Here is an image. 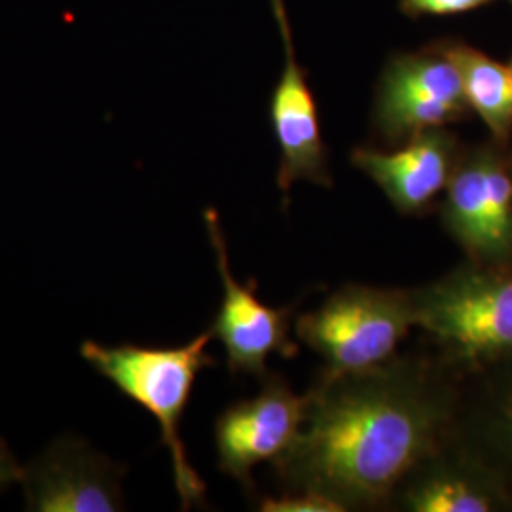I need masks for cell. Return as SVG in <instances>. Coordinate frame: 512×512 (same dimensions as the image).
<instances>
[{
    "instance_id": "8992f818",
    "label": "cell",
    "mask_w": 512,
    "mask_h": 512,
    "mask_svg": "<svg viewBox=\"0 0 512 512\" xmlns=\"http://www.w3.org/2000/svg\"><path fill=\"white\" fill-rule=\"evenodd\" d=\"M440 224L467 260L512 262V175L497 143L461 150L439 203Z\"/></svg>"
},
{
    "instance_id": "2e32d148",
    "label": "cell",
    "mask_w": 512,
    "mask_h": 512,
    "mask_svg": "<svg viewBox=\"0 0 512 512\" xmlns=\"http://www.w3.org/2000/svg\"><path fill=\"white\" fill-rule=\"evenodd\" d=\"M258 509L262 512H344L334 501L311 492H281L277 497H264Z\"/></svg>"
},
{
    "instance_id": "277c9868",
    "label": "cell",
    "mask_w": 512,
    "mask_h": 512,
    "mask_svg": "<svg viewBox=\"0 0 512 512\" xmlns=\"http://www.w3.org/2000/svg\"><path fill=\"white\" fill-rule=\"evenodd\" d=\"M416 327L410 289L349 283L317 310L294 319L296 338L323 359L321 374L338 376L385 365Z\"/></svg>"
},
{
    "instance_id": "5bb4252c",
    "label": "cell",
    "mask_w": 512,
    "mask_h": 512,
    "mask_svg": "<svg viewBox=\"0 0 512 512\" xmlns=\"http://www.w3.org/2000/svg\"><path fill=\"white\" fill-rule=\"evenodd\" d=\"M456 65L469 109L484 122L494 143L512 137V73L494 57L456 40L433 42Z\"/></svg>"
},
{
    "instance_id": "6da1fadb",
    "label": "cell",
    "mask_w": 512,
    "mask_h": 512,
    "mask_svg": "<svg viewBox=\"0 0 512 512\" xmlns=\"http://www.w3.org/2000/svg\"><path fill=\"white\" fill-rule=\"evenodd\" d=\"M458 395V376L425 348L363 372H319L298 440L274 463L283 492L385 511L404 475L448 439Z\"/></svg>"
},
{
    "instance_id": "5b68a950",
    "label": "cell",
    "mask_w": 512,
    "mask_h": 512,
    "mask_svg": "<svg viewBox=\"0 0 512 512\" xmlns=\"http://www.w3.org/2000/svg\"><path fill=\"white\" fill-rule=\"evenodd\" d=\"M469 112L456 65L429 44L385 63L370 122L374 135L393 148L423 131L461 122Z\"/></svg>"
},
{
    "instance_id": "3957f363",
    "label": "cell",
    "mask_w": 512,
    "mask_h": 512,
    "mask_svg": "<svg viewBox=\"0 0 512 512\" xmlns=\"http://www.w3.org/2000/svg\"><path fill=\"white\" fill-rule=\"evenodd\" d=\"M211 330H203L188 344L175 348H154L137 344L105 346L86 340L80 346L82 359L97 374L107 378L120 393L143 406L160 425V440L167 448L181 509L205 505L207 486L190 465L181 439V421L190 401L196 378L217 361L207 353L213 340Z\"/></svg>"
},
{
    "instance_id": "7c38bea8",
    "label": "cell",
    "mask_w": 512,
    "mask_h": 512,
    "mask_svg": "<svg viewBox=\"0 0 512 512\" xmlns=\"http://www.w3.org/2000/svg\"><path fill=\"white\" fill-rule=\"evenodd\" d=\"M385 511H512V494L488 467L446 439L404 475Z\"/></svg>"
},
{
    "instance_id": "e0dca14e",
    "label": "cell",
    "mask_w": 512,
    "mask_h": 512,
    "mask_svg": "<svg viewBox=\"0 0 512 512\" xmlns=\"http://www.w3.org/2000/svg\"><path fill=\"white\" fill-rule=\"evenodd\" d=\"M23 475V467L8 448V444L0 439V492L10 488L12 484H19Z\"/></svg>"
},
{
    "instance_id": "9a60e30c",
    "label": "cell",
    "mask_w": 512,
    "mask_h": 512,
    "mask_svg": "<svg viewBox=\"0 0 512 512\" xmlns=\"http://www.w3.org/2000/svg\"><path fill=\"white\" fill-rule=\"evenodd\" d=\"M495 0H399V10L406 18H450L473 12Z\"/></svg>"
},
{
    "instance_id": "52a82bcc",
    "label": "cell",
    "mask_w": 512,
    "mask_h": 512,
    "mask_svg": "<svg viewBox=\"0 0 512 512\" xmlns=\"http://www.w3.org/2000/svg\"><path fill=\"white\" fill-rule=\"evenodd\" d=\"M203 222L222 281V302L209 330L226 351L228 370L232 374L264 378L268 374L270 355L277 353L283 359H294L300 351L291 338L294 306L272 308L256 298L255 283L241 285L232 274L219 213L207 209Z\"/></svg>"
},
{
    "instance_id": "9c48e42d",
    "label": "cell",
    "mask_w": 512,
    "mask_h": 512,
    "mask_svg": "<svg viewBox=\"0 0 512 512\" xmlns=\"http://www.w3.org/2000/svg\"><path fill=\"white\" fill-rule=\"evenodd\" d=\"M126 469L86 440L63 435L23 467L21 488L31 512L126 511Z\"/></svg>"
},
{
    "instance_id": "8fae6325",
    "label": "cell",
    "mask_w": 512,
    "mask_h": 512,
    "mask_svg": "<svg viewBox=\"0 0 512 512\" xmlns=\"http://www.w3.org/2000/svg\"><path fill=\"white\" fill-rule=\"evenodd\" d=\"M461 147L446 128L429 129L391 150L357 147L349 162L363 171L406 217H423L435 209L452 179Z\"/></svg>"
},
{
    "instance_id": "4fadbf2b",
    "label": "cell",
    "mask_w": 512,
    "mask_h": 512,
    "mask_svg": "<svg viewBox=\"0 0 512 512\" xmlns=\"http://www.w3.org/2000/svg\"><path fill=\"white\" fill-rule=\"evenodd\" d=\"M448 439L488 467L512 494V363L459 380Z\"/></svg>"
},
{
    "instance_id": "d6986e66",
    "label": "cell",
    "mask_w": 512,
    "mask_h": 512,
    "mask_svg": "<svg viewBox=\"0 0 512 512\" xmlns=\"http://www.w3.org/2000/svg\"><path fill=\"white\" fill-rule=\"evenodd\" d=\"M511 2H512V0H511Z\"/></svg>"
},
{
    "instance_id": "7a4b0ae2",
    "label": "cell",
    "mask_w": 512,
    "mask_h": 512,
    "mask_svg": "<svg viewBox=\"0 0 512 512\" xmlns=\"http://www.w3.org/2000/svg\"><path fill=\"white\" fill-rule=\"evenodd\" d=\"M423 348L459 380L512 363V262H463L410 289Z\"/></svg>"
},
{
    "instance_id": "30bf717a",
    "label": "cell",
    "mask_w": 512,
    "mask_h": 512,
    "mask_svg": "<svg viewBox=\"0 0 512 512\" xmlns=\"http://www.w3.org/2000/svg\"><path fill=\"white\" fill-rule=\"evenodd\" d=\"M270 4L285 52L283 71L270 101V120L281 154L277 186L283 192L287 203L294 183L308 181L330 188L332 177L329 171V150L323 139L319 110L308 84V74L296 59L293 29L285 2L270 0Z\"/></svg>"
},
{
    "instance_id": "ac0fdd59",
    "label": "cell",
    "mask_w": 512,
    "mask_h": 512,
    "mask_svg": "<svg viewBox=\"0 0 512 512\" xmlns=\"http://www.w3.org/2000/svg\"><path fill=\"white\" fill-rule=\"evenodd\" d=\"M509 69H511V73H512V61H511V65H509Z\"/></svg>"
},
{
    "instance_id": "ba28073f",
    "label": "cell",
    "mask_w": 512,
    "mask_h": 512,
    "mask_svg": "<svg viewBox=\"0 0 512 512\" xmlns=\"http://www.w3.org/2000/svg\"><path fill=\"white\" fill-rule=\"evenodd\" d=\"M304 418L306 395H296L285 378L268 372L256 397L230 404L215 421L220 471L251 492L253 469L283 458L298 440Z\"/></svg>"
}]
</instances>
